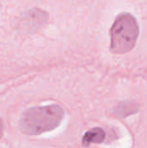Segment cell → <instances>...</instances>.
I'll use <instances>...</instances> for the list:
<instances>
[{
  "label": "cell",
  "instance_id": "1",
  "mask_svg": "<svg viewBox=\"0 0 147 148\" xmlns=\"http://www.w3.org/2000/svg\"><path fill=\"white\" fill-rule=\"evenodd\" d=\"M63 116L64 110L57 105L32 108L23 114L20 128L27 134H40L58 127Z\"/></svg>",
  "mask_w": 147,
  "mask_h": 148
},
{
  "label": "cell",
  "instance_id": "2",
  "mask_svg": "<svg viewBox=\"0 0 147 148\" xmlns=\"http://www.w3.org/2000/svg\"><path fill=\"white\" fill-rule=\"evenodd\" d=\"M139 33L136 18L127 12L120 14L110 30L111 51L115 54H125L130 51L136 44Z\"/></svg>",
  "mask_w": 147,
  "mask_h": 148
},
{
  "label": "cell",
  "instance_id": "3",
  "mask_svg": "<svg viewBox=\"0 0 147 148\" xmlns=\"http://www.w3.org/2000/svg\"><path fill=\"white\" fill-rule=\"evenodd\" d=\"M105 139V132L100 128L95 127L87 132L82 139L83 145L88 146L92 143H101Z\"/></svg>",
  "mask_w": 147,
  "mask_h": 148
},
{
  "label": "cell",
  "instance_id": "4",
  "mask_svg": "<svg viewBox=\"0 0 147 148\" xmlns=\"http://www.w3.org/2000/svg\"><path fill=\"white\" fill-rule=\"evenodd\" d=\"M2 134H3V122L0 119V137L2 136Z\"/></svg>",
  "mask_w": 147,
  "mask_h": 148
}]
</instances>
